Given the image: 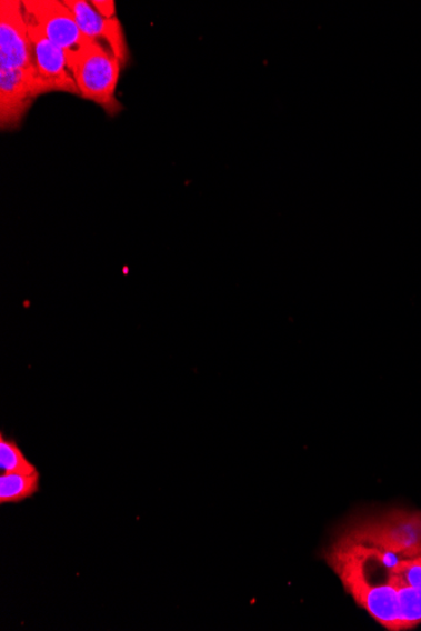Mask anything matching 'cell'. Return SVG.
I'll list each match as a JSON object with an SVG mask.
<instances>
[{
	"label": "cell",
	"mask_w": 421,
	"mask_h": 631,
	"mask_svg": "<svg viewBox=\"0 0 421 631\" xmlns=\"http://www.w3.org/2000/svg\"><path fill=\"white\" fill-rule=\"evenodd\" d=\"M327 560L359 607L367 610L381 627L391 631L401 630L399 587L391 583L388 577L382 582L371 577L358 543L341 537L327 554Z\"/></svg>",
	"instance_id": "cell-1"
},
{
	"label": "cell",
	"mask_w": 421,
	"mask_h": 631,
	"mask_svg": "<svg viewBox=\"0 0 421 631\" xmlns=\"http://www.w3.org/2000/svg\"><path fill=\"white\" fill-rule=\"evenodd\" d=\"M400 629H414L421 624V589L399 587Z\"/></svg>",
	"instance_id": "cell-11"
},
{
	"label": "cell",
	"mask_w": 421,
	"mask_h": 631,
	"mask_svg": "<svg viewBox=\"0 0 421 631\" xmlns=\"http://www.w3.org/2000/svg\"><path fill=\"white\" fill-rule=\"evenodd\" d=\"M42 96L36 69H0V126L12 130L21 126L28 110Z\"/></svg>",
	"instance_id": "cell-7"
},
{
	"label": "cell",
	"mask_w": 421,
	"mask_h": 631,
	"mask_svg": "<svg viewBox=\"0 0 421 631\" xmlns=\"http://www.w3.org/2000/svg\"><path fill=\"white\" fill-rule=\"evenodd\" d=\"M24 12L39 24L47 39L68 56L79 51L88 37L83 36L71 9L59 0H24Z\"/></svg>",
	"instance_id": "cell-6"
},
{
	"label": "cell",
	"mask_w": 421,
	"mask_h": 631,
	"mask_svg": "<svg viewBox=\"0 0 421 631\" xmlns=\"http://www.w3.org/2000/svg\"><path fill=\"white\" fill-rule=\"evenodd\" d=\"M0 69H36L23 2H0Z\"/></svg>",
	"instance_id": "cell-5"
},
{
	"label": "cell",
	"mask_w": 421,
	"mask_h": 631,
	"mask_svg": "<svg viewBox=\"0 0 421 631\" xmlns=\"http://www.w3.org/2000/svg\"><path fill=\"white\" fill-rule=\"evenodd\" d=\"M343 539L400 559L421 555V512L390 511L354 524Z\"/></svg>",
	"instance_id": "cell-3"
},
{
	"label": "cell",
	"mask_w": 421,
	"mask_h": 631,
	"mask_svg": "<svg viewBox=\"0 0 421 631\" xmlns=\"http://www.w3.org/2000/svg\"><path fill=\"white\" fill-rule=\"evenodd\" d=\"M68 59L79 97L97 103L110 117L119 114L123 106L117 98V90L123 66L109 47L88 39Z\"/></svg>",
	"instance_id": "cell-2"
},
{
	"label": "cell",
	"mask_w": 421,
	"mask_h": 631,
	"mask_svg": "<svg viewBox=\"0 0 421 631\" xmlns=\"http://www.w3.org/2000/svg\"><path fill=\"white\" fill-rule=\"evenodd\" d=\"M83 36L88 39L100 42L109 47L117 56L121 66H127L129 60V49L126 40L123 27L118 17H102L91 2L86 0H64Z\"/></svg>",
	"instance_id": "cell-8"
},
{
	"label": "cell",
	"mask_w": 421,
	"mask_h": 631,
	"mask_svg": "<svg viewBox=\"0 0 421 631\" xmlns=\"http://www.w3.org/2000/svg\"><path fill=\"white\" fill-rule=\"evenodd\" d=\"M387 577L395 587L421 589V555L414 559H400L387 571Z\"/></svg>",
	"instance_id": "cell-12"
},
{
	"label": "cell",
	"mask_w": 421,
	"mask_h": 631,
	"mask_svg": "<svg viewBox=\"0 0 421 631\" xmlns=\"http://www.w3.org/2000/svg\"><path fill=\"white\" fill-rule=\"evenodd\" d=\"M91 4L102 17H117V7L112 0H93Z\"/></svg>",
	"instance_id": "cell-13"
},
{
	"label": "cell",
	"mask_w": 421,
	"mask_h": 631,
	"mask_svg": "<svg viewBox=\"0 0 421 631\" xmlns=\"http://www.w3.org/2000/svg\"><path fill=\"white\" fill-rule=\"evenodd\" d=\"M0 469L2 473H34L37 468L24 455L17 441L0 434Z\"/></svg>",
	"instance_id": "cell-10"
},
{
	"label": "cell",
	"mask_w": 421,
	"mask_h": 631,
	"mask_svg": "<svg viewBox=\"0 0 421 631\" xmlns=\"http://www.w3.org/2000/svg\"><path fill=\"white\" fill-rule=\"evenodd\" d=\"M41 474L34 473H2L0 475V503L17 504L40 492Z\"/></svg>",
	"instance_id": "cell-9"
},
{
	"label": "cell",
	"mask_w": 421,
	"mask_h": 631,
	"mask_svg": "<svg viewBox=\"0 0 421 631\" xmlns=\"http://www.w3.org/2000/svg\"><path fill=\"white\" fill-rule=\"evenodd\" d=\"M26 18L42 96L50 92H68L79 97L78 84L73 79L67 52L47 39L31 17L26 14Z\"/></svg>",
	"instance_id": "cell-4"
}]
</instances>
